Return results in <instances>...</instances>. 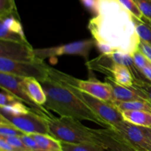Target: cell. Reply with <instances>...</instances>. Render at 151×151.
<instances>
[{
    "instance_id": "1",
    "label": "cell",
    "mask_w": 151,
    "mask_h": 151,
    "mask_svg": "<svg viewBox=\"0 0 151 151\" xmlns=\"http://www.w3.org/2000/svg\"><path fill=\"white\" fill-rule=\"evenodd\" d=\"M98 14L93 16L88 29L93 39L110 45L115 51L133 56L140 38L134 16L118 0H97Z\"/></svg>"
},
{
    "instance_id": "2",
    "label": "cell",
    "mask_w": 151,
    "mask_h": 151,
    "mask_svg": "<svg viewBox=\"0 0 151 151\" xmlns=\"http://www.w3.org/2000/svg\"><path fill=\"white\" fill-rule=\"evenodd\" d=\"M47 96L44 107L60 117H71L78 120L93 121L104 128L111 126L97 116L75 93L61 83L50 78L41 82Z\"/></svg>"
},
{
    "instance_id": "3",
    "label": "cell",
    "mask_w": 151,
    "mask_h": 151,
    "mask_svg": "<svg viewBox=\"0 0 151 151\" xmlns=\"http://www.w3.org/2000/svg\"><path fill=\"white\" fill-rule=\"evenodd\" d=\"M50 134L62 142L72 144L91 143L104 147L94 129L88 128L80 120L71 117L48 118Z\"/></svg>"
},
{
    "instance_id": "4",
    "label": "cell",
    "mask_w": 151,
    "mask_h": 151,
    "mask_svg": "<svg viewBox=\"0 0 151 151\" xmlns=\"http://www.w3.org/2000/svg\"><path fill=\"white\" fill-rule=\"evenodd\" d=\"M50 78L63 84L76 87L81 91L106 102H109L113 99L111 87L106 81L102 82L95 78L81 80L52 68L50 69Z\"/></svg>"
},
{
    "instance_id": "5",
    "label": "cell",
    "mask_w": 151,
    "mask_h": 151,
    "mask_svg": "<svg viewBox=\"0 0 151 151\" xmlns=\"http://www.w3.org/2000/svg\"><path fill=\"white\" fill-rule=\"evenodd\" d=\"M50 68L44 61L37 58L32 62H18L0 57V72L23 78H34L40 82L49 78Z\"/></svg>"
},
{
    "instance_id": "6",
    "label": "cell",
    "mask_w": 151,
    "mask_h": 151,
    "mask_svg": "<svg viewBox=\"0 0 151 151\" xmlns=\"http://www.w3.org/2000/svg\"><path fill=\"white\" fill-rule=\"evenodd\" d=\"M63 84L67 87L72 93H75L97 116L107 122L111 126V128L124 120L122 113L118 110L110 102H106V101H103L97 97H94L88 93L81 91V90L75 87L65 84Z\"/></svg>"
},
{
    "instance_id": "7",
    "label": "cell",
    "mask_w": 151,
    "mask_h": 151,
    "mask_svg": "<svg viewBox=\"0 0 151 151\" xmlns=\"http://www.w3.org/2000/svg\"><path fill=\"white\" fill-rule=\"evenodd\" d=\"M94 46L95 41L91 38L74 41L56 47L34 49V52L35 57L42 61H44V59L47 58H55L63 55H75L82 56L88 62L90 52Z\"/></svg>"
},
{
    "instance_id": "8",
    "label": "cell",
    "mask_w": 151,
    "mask_h": 151,
    "mask_svg": "<svg viewBox=\"0 0 151 151\" xmlns=\"http://www.w3.org/2000/svg\"><path fill=\"white\" fill-rule=\"evenodd\" d=\"M2 115L25 134H50L48 118L32 110L26 113L17 115Z\"/></svg>"
},
{
    "instance_id": "9",
    "label": "cell",
    "mask_w": 151,
    "mask_h": 151,
    "mask_svg": "<svg viewBox=\"0 0 151 151\" xmlns=\"http://www.w3.org/2000/svg\"><path fill=\"white\" fill-rule=\"evenodd\" d=\"M22 78L23 77L16 76L11 74L0 72V87L13 93L20 100H22L23 103L26 104L27 106L29 107L32 110H34L37 113L43 115L47 118L55 117L44 106L35 104L28 96L25 90L21 85V81Z\"/></svg>"
},
{
    "instance_id": "10",
    "label": "cell",
    "mask_w": 151,
    "mask_h": 151,
    "mask_svg": "<svg viewBox=\"0 0 151 151\" xmlns=\"http://www.w3.org/2000/svg\"><path fill=\"white\" fill-rule=\"evenodd\" d=\"M111 128L119 133L139 151H151V142L145 133L142 127L123 120Z\"/></svg>"
},
{
    "instance_id": "11",
    "label": "cell",
    "mask_w": 151,
    "mask_h": 151,
    "mask_svg": "<svg viewBox=\"0 0 151 151\" xmlns=\"http://www.w3.org/2000/svg\"><path fill=\"white\" fill-rule=\"evenodd\" d=\"M0 57L18 62H32L36 59L34 49L29 42L0 40Z\"/></svg>"
},
{
    "instance_id": "12",
    "label": "cell",
    "mask_w": 151,
    "mask_h": 151,
    "mask_svg": "<svg viewBox=\"0 0 151 151\" xmlns=\"http://www.w3.org/2000/svg\"><path fill=\"white\" fill-rule=\"evenodd\" d=\"M94 131L106 150L111 151H139L114 129H94Z\"/></svg>"
},
{
    "instance_id": "13",
    "label": "cell",
    "mask_w": 151,
    "mask_h": 151,
    "mask_svg": "<svg viewBox=\"0 0 151 151\" xmlns=\"http://www.w3.org/2000/svg\"><path fill=\"white\" fill-rule=\"evenodd\" d=\"M105 81L109 83L111 87L113 99L112 100L122 101H147L142 93L134 87H125L114 81L111 77L106 76ZM148 102V101H147Z\"/></svg>"
},
{
    "instance_id": "14",
    "label": "cell",
    "mask_w": 151,
    "mask_h": 151,
    "mask_svg": "<svg viewBox=\"0 0 151 151\" xmlns=\"http://www.w3.org/2000/svg\"><path fill=\"white\" fill-rule=\"evenodd\" d=\"M21 85L35 104L44 106L47 102V96L39 81L34 78H23Z\"/></svg>"
},
{
    "instance_id": "15",
    "label": "cell",
    "mask_w": 151,
    "mask_h": 151,
    "mask_svg": "<svg viewBox=\"0 0 151 151\" xmlns=\"http://www.w3.org/2000/svg\"><path fill=\"white\" fill-rule=\"evenodd\" d=\"M116 82L125 87H133L134 78L128 67L115 63L112 68L111 76Z\"/></svg>"
},
{
    "instance_id": "16",
    "label": "cell",
    "mask_w": 151,
    "mask_h": 151,
    "mask_svg": "<svg viewBox=\"0 0 151 151\" xmlns=\"http://www.w3.org/2000/svg\"><path fill=\"white\" fill-rule=\"evenodd\" d=\"M115 62L110 55L104 54H100L98 57L86 62V65L89 70H97L107 76H111L112 68Z\"/></svg>"
},
{
    "instance_id": "17",
    "label": "cell",
    "mask_w": 151,
    "mask_h": 151,
    "mask_svg": "<svg viewBox=\"0 0 151 151\" xmlns=\"http://www.w3.org/2000/svg\"><path fill=\"white\" fill-rule=\"evenodd\" d=\"M125 121L140 127H151V112L145 110H126L122 112Z\"/></svg>"
},
{
    "instance_id": "18",
    "label": "cell",
    "mask_w": 151,
    "mask_h": 151,
    "mask_svg": "<svg viewBox=\"0 0 151 151\" xmlns=\"http://www.w3.org/2000/svg\"><path fill=\"white\" fill-rule=\"evenodd\" d=\"M43 151H63L61 143L50 134H30Z\"/></svg>"
},
{
    "instance_id": "19",
    "label": "cell",
    "mask_w": 151,
    "mask_h": 151,
    "mask_svg": "<svg viewBox=\"0 0 151 151\" xmlns=\"http://www.w3.org/2000/svg\"><path fill=\"white\" fill-rule=\"evenodd\" d=\"M110 102L121 113L126 110H145L151 112V104L147 101H122L111 100Z\"/></svg>"
},
{
    "instance_id": "20",
    "label": "cell",
    "mask_w": 151,
    "mask_h": 151,
    "mask_svg": "<svg viewBox=\"0 0 151 151\" xmlns=\"http://www.w3.org/2000/svg\"><path fill=\"white\" fill-rule=\"evenodd\" d=\"M0 28H4L10 32L18 33L24 37H26L24 32L23 27L21 23L20 18L13 15L5 16L0 19Z\"/></svg>"
},
{
    "instance_id": "21",
    "label": "cell",
    "mask_w": 151,
    "mask_h": 151,
    "mask_svg": "<svg viewBox=\"0 0 151 151\" xmlns=\"http://www.w3.org/2000/svg\"><path fill=\"white\" fill-rule=\"evenodd\" d=\"M60 143L63 151H107L104 147L96 144H72L62 142Z\"/></svg>"
},
{
    "instance_id": "22",
    "label": "cell",
    "mask_w": 151,
    "mask_h": 151,
    "mask_svg": "<svg viewBox=\"0 0 151 151\" xmlns=\"http://www.w3.org/2000/svg\"><path fill=\"white\" fill-rule=\"evenodd\" d=\"M24 132L13 125L10 121L0 114V136H22Z\"/></svg>"
},
{
    "instance_id": "23",
    "label": "cell",
    "mask_w": 151,
    "mask_h": 151,
    "mask_svg": "<svg viewBox=\"0 0 151 151\" xmlns=\"http://www.w3.org/2000/svg\"><path fill=\"white\" fill-rule=\"evenodd\" d=\"M134 22L136 25L137 33L139 36L140 39L143 40L151 46V26L145 20L138 19L134 17Z\"/></svg>"
},
{
    "instance_id": "24",
    "label": "cell",
    "mask_w": 151,
    "mask_h": 151,
    "mask_svg": "<svg viewBox=\"0 0 151 151\" xmlns=\"http://www.w3.org/2000/svg\"><path fill=\"white\" fill-rule=\"evenodd\" d=\"M31 110L32 109L29 107L24 105L22 102H19L11 105L0 107V114L4 115H17L22 113H26Z\"/></svg>"
},
{
    "instance_id": "25",
    "label": "cell",
    "mask_w": 151,
    "mask_h": 151,
    "mask_svg": "<svg viewBox=\"0 0 151 151\" xmlns=\"http://www.w3.org/2000/svg\"><path fill=\"white\" fill-rule=\"evenodd\" d=\"M10 15L19 18L15 0H0V19Z\"/></svg>"
},
{
    "instance_id": "26",
    "label": "cell",
    "mask_w": 151,
    "mask_h": 151,
    "mask_svg": "<svg viewBox=\"0 0 151 151\" xmlns=\"http://www.w3.org/2000/svg\"><path fill=\"white\" fill-rule=\"evenodd\" d=\"M0 90V107L11 105L16 102H22V100L9 90L1 87Z\"/></svg>"
},
{
    "instance_id": "27",
    "label": "cell",
    "mask_w": 151,
    "mask_h": 151,
    "mask_svg": "<svg viewBox=\"0 0 151 151\" xmlns=\"http://www.w3.org/2000/svg\"><path fill=\"white\" fill-rule=\"evenodd\" d=\"M133 16L138 19H142L143 16L134 0H118Z\"/></svg>"
},
{
    "instance_id": "28",
    "label": "cell",
    "mask_w": 151,
    "mask_h": 151,
    "mask_svg": "<svg viewBox=\"0 0 151 151\" xmlns=\"http://www.w3.org/2000/svg\"><path fill=\"white\" fill-rule=\"evenodd\" d=\"M143 17L151 22V0H134Z\"/></svg>"
},
{
    "instance_id": "29",
    "label": "cell",
    "mask_w": 151,
    "mask_h": 151,
    "mask_svg": "<svg viewBox=\"0 0 151 151\" xmlns=\"http://www.w3.org/2000/svg\"><path fill=\"white\" fill-rule=\"evenodd\" d=\"M134 87L138 89L147 101L151 104V83L142 81H134Z\"/></svg>"
},
{
    "instance_id": "30",
    "label": "cell",
    "mask_w": 151,
    "mask_h": 151,
    "mask_svg": "<svg viewBox=\"0 0 151 151\" xmlns=\"http://www.w3.org/2000/svg\"><path fill=\"white\" fill-rule=\"evenodd\" d=\"M132 56L134 65H135V66L137 67L139 70H141L142 68L147 66V65H150L151 63V62H150V61L147 59V58L139 50H137V51L134 53V55H133Z\"/></svg>"
},
{
    "instance_id": "31",
    "label": "cell",
    "mask_w": 151,
    "mask_h": 151,
    "mask_svg": "<svg viewBox=\"0 0 151 151\" xmlns=\"http://www.w3.org/2000/svg\"><path fill=\"white\" fill-rule=\"evenodd\" d=\"M86 9L93 16L98 14V1L97 0H80Z\"/></svg>"
},
{
    "instance_id": "32",
    "label": "cell",
    "mask_w": 151,
    "mask_h": 151,
    "mask_svg": "<svg viewBox=\"0 0 151 151\" xmlns=\"http://www.w3.org/2000/svg\"><path fill=\"white\" fill-rule=\"evenodd\" d=\"M95 47H97V49L101 54L110 55L116 52L110 45L106 44V43H102L95 41Z\"/></svg>"
},
{
    "instance_id": "33",
    "label": "cell",
    "mask_w": 151,
    "mask_h": 151,
    "mask_svg": "<svg viewBox=\"0 0 151 151\" xmlns=\"http://www.w3.org/2000/svg\"><path fill=\"white\" fill-rule=\"evenodd\" d=\"M138 50L142 52L147 58V59L151 62V46L150 44L141 39L139 44Z\"/></svg>"
},
{
    "instance_id": "34",
    "label": "cell",
    "mask_w": 151,
    "mask_h": 151,
    "mask_svg": "<svg viewBox=\"0 0 151 151\" xmlns=\"http://www.w3.org/2000/svg\"><path fill=\"white\" fill-rule=\"evenodd\" d=\"M0 151H18L16 148L7 143L3 138L0 137Z\"/></svg>"
},
{
    "instance_id": "35",
    "label": "cell",
    "mask_w": 151,
    "mask_h": 151,
    "mask_svg": "<svg viewBox=\"0 0 151 151\" xmlns=\"http://www.w3.org/2000/svg\"><path fill=\"white\" fill-rule=\"evenodd\" d=\"M140 71H141L142 73L144 75V76L147 78V81L150 83H151V63L150 65H147V66L142 68Z\"/></svg>"
},
{
    "instance_id": "36",
    "label": "cell",
    "mask_w": 151,
    "mask_h": 151,
    "mask_svg": "<svg viewBox=\"0 0 151 151\" xmlns=\"http://www.w3.org/2000/svg\"><path fill=\"white\" fill-rule=\"evenodd\" d=\"M142 129L143 130H144L145 135L147 136V138H148L149 140H150V142H151V127H142Z\"/></svg>"
},
{
    "instance_id": "37",
    "label": "cell",
    "mask_w": 151,
    "mask_h": 151,
    "mask_svg": "<svg viewBox=\"0 0 151 151\" xmlns=\"http://www.w3.org/2000/svg\"><path fill=\"white\" fill-rule=\"evenodd\" d=\"M143 19H145V21H146V22H147V23H148V24H149V25H150V26H151V22H150V21H148V20H147V19H145V18H144V17H143Z\"/></svg>"
}]
</instances>
